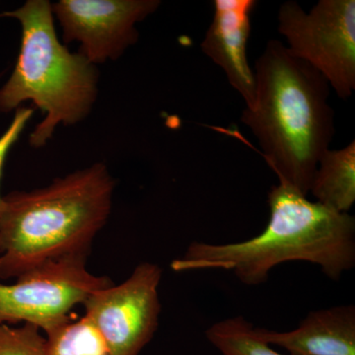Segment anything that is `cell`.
Wrapping results in <instances>:
<instances>
[{
    "label": "cell",
    "instance_id": "1",
    "mask_svg": "<svg viewBox=\"0 0 355 355\" xmlns=\"http://www.w3.org/2000/svg\"><path fill=\"white\" fill-rule=\"evenodd\" d=\"M254 99L241 121L258 139L279 184L309 193L318 163L335 135L330 84L272 39L254 62Z\"/></svg>",
    "mask_w": 355,
    "mask_h": 355
},
{
    "label": "cell",
    "instance_id": "2",
    "mask_svg": "<svg viewBox=\"0 0 355 355\" xmlns=\"http://www.w3.org/2000/svg\"><path fill=\"white\" fill-rule=\"evenodd\" d=\"M270 219L265 230L246 241L191 243L174 272L222 270L242 284L259 286L270 270L287 261H307L338 282L355 266V218L321 203L311 202L286 184L272 187L268 198Z\"/></svg>",
    "mask_w": 355,
    "mask_h": 355
},
{
    "label": "cell",
    "instance_id": "3",
    "mask_svg": "<svg viewBox=\"0 0 355 355\" xmlns=\"http://www.w3.org/2000/svg\"><path fill=\"white\" fill-rule=\"evenodd\" d=\"M116 184L95 163L44 188L3 197L0 216V280L70 256H87L111 214Z\"/></svg>",
    "mask_w": 355,
    "mask_h": 355
},
{
    "label": "cell",
    "instance_id": "4",
    "mask_svg": "<svg viewBox=\"0 0 355 355\" xmlns=\"http://www.w3.org/2000/svg\"><path fill=\"white\" fill-rule=\"evenodd\" d=\"M0 16L20 23L19 55L11 76L0 88V113L32 101L44 118L30 135V146H46L60 125H72L90 114L98 95L99 72L79 53L60 43L51 3L28 0Z\"/></svg>",
    "mask_w": 355,
    "mask_h": 355
},
{
    "label": "cell",
    "instance_id": "5",
    "mask_svg": "<svg viewBox=\"0 0 355 355\" xmlns=\"http://www.w3.org/2000/svg\"><path fill=\"white\" fill-rule=\"evenodd\" d=\"M277 22L292 55L319 71L340 99H349L355 90L354 0H320L308 12L288 0Z\"/></svg>",
    "mask_w": 355,
    "mask_h": 355
},
{
    "label": "cell",
    "instance_id": "6",
    "mask_svg": "<svg viewBox=\"0 0 355 355\" xmlns=\"http://www.w3.org/2000/svg\"><path fill=\"white\" fill-rule=\"evenodd\" d=\"M86 260L70 256L46 261L12 284H0V324H31L46 333L69 320L93 292L114 284L89 272Z\"/></svg>",
    "mask_w": 355,
    "mask_h": 355
},
{
    "label": "cell",
    "instance_id": "7",
    "mask_svg": "<svg viewBox=\"0 0 355 355\" xmlns=\"http://www.w3.org/2000/svg\"><path fill=\"white\" fill-rule=\"evenodd\" d=\"M162 275L156 263H139L125 282L93 292L84 301V316L101 333L110 355H139L153 340L161 313Z\"/></svg>",
    "mask_w": 355,
    "mask_h": 355
},
{
    "label": "cell",
    "instance_id": "8",
    "mask_svg": "<svg viewBox=\"0 0 355 355\" xmlns=\"http://www.w3.org/2000/svg\"><path fill=\"white\" fill-rule=\"evenodd\" d=\"M160 6L159 0H60L51 8L64 44L78 42L77 53L97 65L118 60L137 43V23Z\"/></svg>",
    "mask_w": 355,
    "mask_h": 355
},
{
    "label": "cell",
    "instance_id": "9",
    "mask_svg": "<svg viewBox=\"0 0 355 355\" xmlns=\"http://www.w3.org/2000/svg\"><path fill=\"white\" fill-rule=\"evenodd\" d=\"M256 0H214V18L200 44L202 53L218 65L230 85L251 106L254 76L248 60V40Z\"/></svg>",
    "mask_w": 355,
    "mask_h": 355
},
{
    "label": "cell",
    "instance_id": "10",
    "mask_svg": "<svg viewBox=\"0 0 355 355\" xmlns=\"http://www.w3.org/2000/svg\"><path fill=\"white\" fill-rule=\"evenodd\" d=\"M270 347L288 355H355V306L312 311L297 328L275 331L260 328Z\"/></svg>",
    "mask_w": 355,
    "mask_h": 355
},
{
    "label": "cell",
    "instance_id": "11",
    "mask_svg": "<svg viewBox=\"0 0 355 355\" xmlns=\"http://www.w3.org/2000/svg\"><path fill=\"white\" fill-rule=\"evenodd\" d=\"M309 193L324 207L349 214L355 202V140L342 149L324 153Z\"/></svg>",
    "mask_w": 355,
    "mask_h": 355
},
{
    "label": "cell",
    "instance_id": "12",
    "mask_svg": "<svg viewBox=\"0 0 355 355\" xmlns=\"http://www.w3.org/2000/svg\"><path fill=\"white\" fill-rule=\"evenodd\" d=\"M205 338L221 355H286L273 349L261 329L243 316L216 322L205 331Z\"/></svg>",
    "mask_w": 355,
    "mask_h": 355
},
{
    "label": "cell",
    "instance_id": "13",
    "mask_svg": "<svg viewBox=\"0 0 355 355\" xmlns=\"http://www.w3.org/2000/svg\"><path fill=\"white\" fill-rule=\"evenodd\" d=\"M44 336L46 355H110L101 333L85 316L73 321L70 318Z\"/></svg>",
    "mask_w": 355,
    "mask_h": 355
},
{
    "label": "cell",
    "instance_id": "14",
    "mask_svg": "<svg viewBox=\"0 0 355 355\" xmlns=\"http://www.w3.org/2000/svg\"><path fill=\"white\" fill-rule=\"evenodd\" d=\"M0 355H46V336L38 327L0 324Z\"/></svg>",
    "mask_w": 355,
    "mask_h": 355
},
{
    "label": "cell",
    "instance_id": "15",
    "mask_svg": "<svg viewBox=\"0 0 355 355\" xmlns=\"http://www.w3.org/2000/svg\"><path fill=\"white\" fill-rule=\"evenodd\" d=\"M34 113V109L19 107L15 110V114L10 125L7 128L3 135L0 137V182H1L2 172H3L4 163H6L7 155L12 148L14 144L19 139L21 133L24 130L25 125L31 119ZM4 198L0 193V216L3 211Z\"/></svg>",
    "mask_w": 355,
    "mask_h": 355
}]
</instances>
